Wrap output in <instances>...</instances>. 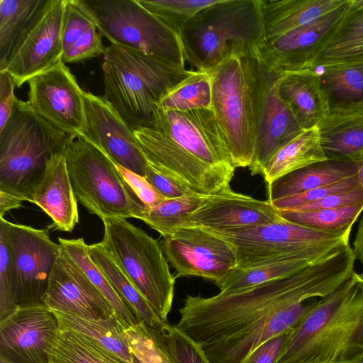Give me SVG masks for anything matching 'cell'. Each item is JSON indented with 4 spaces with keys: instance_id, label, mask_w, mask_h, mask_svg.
<instances>
[{
    "instance_id": "53",
    "label": "cell",
    "mask_w": 363,
    "mask_h": 363,
    "mask_svg": "<svg viewBox=\"0 0 363 363\" xmlns=\"http://www.w3.org/2000/svg\"><path fill=\"white\" fill-rule=\"evenodd\" d=\"M22 199L3 191H0V218L8 211L22 207Z\"/></svg>"
},
{
    "instance_id": "55",
    "label": "cell",
    "mask_w": 363,
    "mask_h": 363,
    "mask_svg": "<svg viewBox=\"0 0 363 363\" xmlns=\"http://www.w3.org/2000/svg\"><path fill=\"white\" fill-rule=\"evenodd\" d=\"M363 63V56L352 58L345 61H342L336 64L330 65H353V64H359ZM329 66V65H328Z\"/></svg>"
},
{
    "instance_id": "34",
    "label": "cell",
    "mask_w": 363,
    "mask_h": 363,
    "mask_svg": "<svg viewBox=\"0 0 363 363\" xmlns=\"http://www.w3.org/2000/svg\"><path fill=\"white\" fill-rule=\"evenodd\" d=\"M89 254L94 264L140 323L157 330L167 323L158 317L145 298L106 252L101 242L89 245Z\"/></svg>"
},
{
    "instance_id": "56",
    "label": "cell",
    "mask_w": 363,
    "mask_h": 363,
    "mask_svg": "<svg viewBox=\"0 0 363 363\" xmlns=\"http://www.w3.org/2000/svg\"><path fill=\"white\" fill-rule=\"evenodd\" d=\"M356 177L360 186L363 188V161L359 168Z\"/></svg>"
},
{
    "instance_id": "9",
    "label": "cell",
    "mask_w": 363,
    "mask_h": 363,
    "mask_svg": "<svg viewBox=\"0 0 363 363\" xmlns=\"http://www.w3.org/2000/svg\"><path fill=\"white\" fill-rule=\"evenodd\" d=\"M230 243L237 269H246L307 249L349 244L350 233H327L292 223L283 216L269 224L225 233H213Z\"/></svg>"
},
{
    "instance_id": "15",
    "label": "cell",
    "mask_w": 363,
    "mask_h": 363,
    "mask_svg": "<svg viewBox=\"0 0 363 363\" xmlns=\"http://www.w3.org/2000/svg\"><path fill=\"white\" fill-rule=\"evenodd\" d=\"M133 133L147 163L191 192L210 196L230 189L233 179L196 159L157 130L143 127Z\"/></svg>"
},
{
    "instance_id": "27",
    "label": "cell",
    "mask_w": 363,
    "mask_h": 363,
    "mask_svg": "<svg viewBox=\"0 0 363 363\" xmlns=\"http://www.w3.org/2000/svg\"><path fill=\"white\" fill-rule=\"evenodd\" d=\"M318 126L327 159L363 161V104L330 111Z\"/></svg>"
},
{
    "instance_id": "37",
    "label": "cell",
    "mask_w": 363,
    "mask_h": 363,
    "mask_svg": "<svg viewBox=\"0 0 363 363\" xmlns=\"http://www.w3.org/2000/svg\"><path fill=\"white\" fill-rule=\"evenodd\" d=\"M319 74L330 111L363 104V63L329 65Z\"/></svg>"
},
{
    "instance_id": "14",
    "label": "cell",
    "mask_w": 363,
    "mask_h": 363,
    "mask_svg": "<svg viewBox=\"0 0 363 363\" xmlns=\"http://www.w3.org/2000/svg\"><path fill=\"white\" fill-rule=\"evenodd\" d=\"M60 325L45 305L19 307L0 318V359L8 363H50Z\"/></svg>"
},
{
    "instance_id": "6",
    "label": "cell",
    "mask_w": 363,
    "mask_h": 363,
    "mask_svg": "<svg viewBox=\"0 0 363 363\" xmlns=\"http://www.w3.org/2000/svg\"><path fill=\"white\" fill-rule=\"evenodd\" d=\"M102 221L101 245L158 317L168 323L176 277L160 244L126 218H106Z\"/></svg>"
},
{
    "instance_id": "42",
    "label": "cell",
    "mask_w": 363,
    "mask_h": 363,
    "mask_svg": "<svg viewBox=\"0 0 363 363\" xmlns=\"http://www.w3.org/2000/svg\"><path fill=\"white\" fill-rule=\"evenodd\" d=\"M363 211V204L342 208H325L306 211L281 212L286 220L313 230L344 233L352 228Z\"/></svg>"
},
{
    "instance_id": "17",
    "label": "cell",
    "mask_w": 363,
    "mask_h": 363,
    "mask_svg": "<svg viewBox=\"0 0 363 363\" xmlns=\"http://www.w3.org/2000/svg\"><path fill=\"white\" fill-rule=\"evenodd\" d=\"M42 301L53 312L86 319L106 320L116 315L106 298L62 247Z\"/></svg>"
},
{
    "instance_id": "41",
    "label": "cell",
    "mask_w": 363,
    "mask_h": 363,
    "mask_svg": "<svg viewBox=\"0 0 363 363\" xmlns=\"http://www.w3.org/2000/svg\"><path fill=\"white\" fill-rule=\"evenodd\" d=\"M212 88L208 72L192 70L189 76L172 87L160 101L157 108L186 111L212 109Z\"/></svg>"
},
{
    "instance_id": "29",
    "label": "cell",
    "mask_w": 363,
    "mask_h": 363,
    "mask_svg": "<svg viewBox=\"0 0 363 363\" xmlns=\"http://www.w3.org/2000/svg\"><path fill=\"white\" fill-rule=\"evenodd\" d=\"M101 34L79 0H64L61 40L62 61L73 63L104 54Z\"/></svg>"
},
{
    "instance_id": "21",
    "label": "cell",
    "mask_w": 363,
    "mask_h": 363,
    "mask_svg": "<svg viewBox=\"0 0 363 363\" xmlns=\"http://www.w3.org/2000/svg\"><path fill=\"white\" fill-rule=\"evenodd\" d=\"M63 5L64 0H50L44 14L4 69L17 87L62 61Z\"/></svg>"
},
{
    "instance_id": "13",
    "label": "cell",
    "mask_w": 363,
    "mask_h": 363,
    "mask_svg": "<svg viewBox=\"0 0 363 363\" xmlns=\"http://www.w3.org/2000/svg\"><path fill=\"white\" fill-rule=\"evenodd\" d=\"M28 82V102L40 116L67 135L82 134L84 91L65 63L60 61Z\"/></svg>"
},
{
    "instance_id": "57",
    "label": "cell",
    "mask_w": 363,
    "mask_h": 363,
    "mask_svg": "<svg viewBox=\"0 0 363 363\" xmlns=\"http://www.w3.org/2000/svg\"><path fill=\"white\" fill-rule=\"evenodd\" d=\"M133 362L134 363H142L133 354Z\"/></svg>"
},
{
    "instance_id": "59",
    "label": "cell",
    "mask_w": 363,
    "mask_h": 363,
    "mask_svg": "<svg viewBox=\"0 0 363 363\" xmlns=\"http://www.w3.org/2000/svg\"><path fill=\"white\" fill-rule=\"evenodd\" d=\"M353 363H363V362H353Z\"/></svg>"
},
{
    "instance_id": "54",
    "label": "cell",
    "mask_w": 363,
    "mask_h": 363,
    "mask_svg": "<svg viewBox=\"0 0 363 363\" xmlns=\"http://www.w3.org/2000/svg\"><path fill=\"white\" fill-rule=\"evenodd\" d=\"M352 250L356 259H358L361 264L362 272L359 274L363 277V216L358 225Z\"/></svg>"
},
{
    "instance_id": "23",
    "label": "cell",
    "mask_w": 363,
    "mask_h": 363,
    "mask_svg": "<svg viewBox=\"0 0 363 363\" xmlns=\"http://www.w3.org/2000/svg\"><path fill=\"white\" fill-rule=\"evenodd\" d=\"M361 275H352L334 291L318 301L291 331L277 363H296L346 311L356 294Z\"/></svg>"
},
{
    "instance_id": "45",
    "label": "cell",
    "mask_w": 363,
    "mask_h": 363,
    "mask_svg": "<svg viewBox=\"0 0 363 363\" xmlns=\"http://www.w3.org/2000/svg\"><path fill=\"white\" fill-rule=\"evenodd\" d=\"M125 333L132 353L142 363H173L153 328L140 323Z\"/></svg>"
},
{
    "instance_id": "26",
    "label": "cell",
    "mask_w": 363,
    "mask_h": 363,
    "mask_svg": "<svg viewBox=\"0 0 363 363\" xmlns=\"http://www.w3.org/2000/svg\"><path fill=\"white\" fill-rule=\"evenodd\" d=\"M278 92L304 130L318 126L330 113L317 69L279 74Z\"/></svg>"
},
{
    "instance_id": "58",
    "label": "cell",
    "mask_w": 363,
    "mask_h": 363,
    "mask_svg": "<svg viewBox=\"0 0 363 363\" xmlns=\"http://www.w3.org/2000/svg\"><path fill=\"white\" fill-rule=\"evenodd\" d=\"M0 363H8V362L2 359H0Z\"/></svg>"
},
{
    "instance_id": "31",
    "label": "cell",
    "mask_w": 363,
    "mask_h": 363,
    "mask_svg": "<svg viewBox=\"0 0 363 363\" xmlns=\"http://www.w3.org/2000/svg\"><path fill=\"white\" fill-rule=\"evenodd\" d=\"M362 162L328 159L308 165L267 188V200L272 201L356 177Z\"/></svg>"
},
{
    "instance_id": "8",
    "label": "cell",
    "mask_w": 363,
    "mask_h": 363,
    "mask_svg": "<svg viewBox=\"0 0 363 363\" xmlns=\"http://www.w3.org/2000/svg\"><path fill=\"white\" fill-rule=\"evenodd\" d=\"M112 44L186 67L179 36L138 0H79Z\"/></svg>"
},
{
    "instance_id": "52",
    "label": "cell",
    "mask_w": 363,
    "mask_h": 363,
    "mask_svg": "<svg viewBox=\"0 0 363 363\" xmlns=\"http://www.w3.org/2000/svg\"><path fill=\"white\" fill-rule=\"evenodd\" d=\"M16 84L6 71H0V130L7 123L14 104Z\"/></svg>"
},
{
    "instance_id": "49",
    "label": "cell",
    "mask_w": 363,
    "mask_h": 363,
    "mask_svg": "<svg viewBox=\"0 0 363 363\" xmlns=\"http://www.w3.org/2000/svg\"><path fill=\"white\" fill-rule=\"evenodd\" d=\"M145 179L155 190L164 199H174L191 194L186 186L165 175L147 163Z\"/></svg>"
},
{
    "instance_id": "2",
    "label": "cell",
    "mask_w": 363,
    "mask_h": 363,
    "mask_svg": "<svg viewBox=\"0 0 363 363\" xmlns=\"http://www.w3.org/2000/svg\"><path fill=\"white\" fill-rule=\"evenodd\" d=\"M179 36L186 63L198 70L236 55L259 60L266 43L262 0H220L194 16Z\"/></svg>"
},
{
    "instance_id": "28",
    "label": "cell",
    "mask_w": 363,
    "mask_h": 363,
    "mask_svg": "<svg viewBox=\"0 0 363 363\" xmlns=\"http://www.w3.org/2000/svg\"><path fill=\"white\" fill-rule=\"evenodd\" d=\"M340 246L313 247L252 267L235 269L227 278L216 285L220 289V292L232 294L282 279L323 259Z\"/></svg>"
},
{
    "instance_id": "40",
    "label": "cell",
    "mask_w": 363,
    "mask_h": 363,
    "mask_svg": "<svg viewBox=\"0 0 363 363\" xmlns=\"http://www.w3.org/2000/svg\"><path fill=\"white\" fill-rule=\"evenodd\" d=\"M207 196L189 194L181 197L165 199L138 216L163 238L186 225L191 215L201 207Z\"/></svg>"
},
{
    "instance_id": "4",
    "label": "cell",
    "mask_w": 363,
    "mask_h": 363,
    "mask_svg": "<svg viewBox=\"0 0 363 363\" xmlns=\"http://www.w3.org/2000/svg\"><path fill=\"white\" fill-rule=\"evenodd\" d=\"M212 88V110L225 135L234 167L252 163L265 88L261 62L232 56L208 72Z\"/></svg>"
},
{
    "instance_id": "11",
    "label": "cell",
    "mask_w": 363,
    "mask_h": 363,
    "mask_svg": "<svg viewBox=\"0 0 363 363\" xmlns=\"http://www.w3.org/2000/svg\"><path fill=\"white\" fill-rule=\"evenodd\" d=\"M148 127L169 138L206 164L233 178L235 168L212 109L179 111L157 108Z\"/></svg>"
},
{
    "instance_id": "43",
    "label": "cell",
    "mask_w": 363,
    "mask_h": 363,
    "mask_svg": "<svg viewBox=\"0 0 363 363\" xmlns=\"http://www.w3.org/2000/svg\"><path fill=\"white\" fill-rule=\"evenodd\" d=\"M220 0H138L150 13L178 35L199 11Z\"/></svg>"
},
{
    "instance_id": "30",
    "label": "cell",
    "mask_w": 363,
    "mask_h": 363,
    "mask_svg": "<svg viewBox=\"0 0 363 363\" xmlns=\"http://www.w3.org/2000/svg\"><path fill=\"white\" fill-rule=\"evenodd\" d=\"M347 0H262L266 41L277 39L343 5Z\"/></svg>"
},
{
    "instance_id": "51",
    "label": "cell",
    "mask_w": 363,
    "mask_h": 363,
    "mask_svg": "<svg viewBox=\"0 0 363 363\" xmlns=\"http://www.w3.org/2000/svg\"><path fill=\"white\" fill-rule=\"evenodd\" d=\"M292 330L284 332L266 341L244 363H277Z\"/></svg>"
},
{
    "instance_id": "20",
    "label": "cell",
    "mask_w": 363,
    "mask_h": 363,
    "mask_svg": "<svg viewBox=\"0 0 363 363\" xmlns=\"http://www.w3.org/2000/svg\"><path fill=\"white\" fill-rule=\"evenodd\" d=\"M317 301L313 298L286 306L233 334L201 345L211 363H244L266 341L294 330Z\"/></svg>"
},
{
    "instance_id": "3",
    "label": "cell",
    "mask_w": 363,
    "mask_h": 363,
    "mask_svg": "<svg viewBox=\"0 0 363 363\" xmlns=\"http://www.w3.org/2000/svg\"><path fill=\"white\" fill-rule=\"evenodd\" d=\"M101 68L103 98L133 131L150 125L160 101L192 71L112 43L106 47Z\"/></svg>"
},
{
    "instance_id": "32",
    "label": "cell",
    "mask_w": 363,
    "mask_h": 363,
    "mask_svg": "<svg viewBox=\"0 0 363 363\" xmlns=\"http://www.w3.org/2000/svg\"><path fill=\"white\" fill-rule=\"evenodd\" d=\"M50 0H0V71L41 18Z\"/></svg>"
},
{
    "instance_id": "18",
    "label": "cell",
    "mask_w": 363,
    "mask_h": 363,
    "mask_svg": "<svg viewBox=\"0 0 363 363\" xmlns=\"http://www.w3.org/2000/svg\"><path fill=\"white\" fill-rule=\"evenodd\" d=\"M86 125L81 135L115 164L145 177L147 162L133 131L102 97L84 94Z\"/></svg>"
},
{
    "instance_id": "39",
    "label": "cell",
    "mask_w": 363,
    "mask_h": 363,
    "mask_svg": "<svg viewBox=\"0 0 363 363\" xmlns=\"http://www.w3.org/2000/svg\"><path fill=\"white\" fill-rule=\"evenodd\" d=\"M50 363H127L87 336L60 327Z\"/></svg>"
},
{
    "instance_id": "12",
    "label": "cell",
    "mask_w": 363,
    "mask_h": 363,
    "mask_svg": "<svg viewBox=\"0 0 363 363\" xmlns=\"http://www.w3.org/2000/svg\"><path fill=\"white\" fill-rule=\"evenodd\" d=\"M163 253L175 277H199L217 284L238 267L233 246L221 237L196 226H183L163 238Z\"/></svg>"
},
{
    "instance_id": "38",
    "label": "cell",
    "mask_w": 363,
    "mask_h": 363,
    "mask_svg": "<svg viewBox=\"0 0 363 363\" xmlns=\"http://www.w3.org/2000/svg\"><path fill=\"white\" fill-rule=\"evenodd\" d=\"M59 244L82 268L91 283L111 305L116 315L126 329L140 323L113 288L107 278L97 267L89 254V245L82 238L77 239L58 238Z\"/></svg>"
},
{
    "instance_id": "47",
    "label": "cell",
    "mask_w": 363,
    "mask_h": 363,
    "mask_svg": "<svg viewBox=\"0 0 363 363\" xmlns=\"http://www.w3.org/2000/svg\"><path fill=\"white\" fill-rule=\"evenodd\" d=\"M360 187L356 177L298 193L288 197L270 201L280 212L317 201L333 194L352 190Z\"/></svg>"
},
{
    "instance_id": "7",
    "label": "cell",
    "mask_w": 363,
    "mask_h": 363,
    "mask_svg": "<svg viewBox=\"0 0 363 363\" xmlns=\"http://www.w3.org/2000/svg\"><path fill=\"white\" fill-rule=\"evenodd\" d=\"M63 154L77 199L90 213L101 220L137 218L149 208L125 181L116 164L81 135H68Z\"/></svg>"
},
{
    "instance_id": "46",
    "label": "cell",
    "mask_w": 363,
    "mask_h": 363,
    "mask_svg": "<svg viewBox=\"0 0 363 363\" xmlns=\"http://www.w3.org/2000/svg\"><path fill=\"white\" fill-rule=\"evenodd\" d=\"M9 221L0 218V318L17 308L13 296Z\"/></svg>"
},
{
    "instance_id": "35",
    "label": "cell",
    "mask_w": 363,
    "mask_h": 363,
    "mask_svg": "<svg viewBox=\"0 0 363 363\" xmlns=\"http://www.w3.org/2000/svg\"><path fill=\"white\" fill-rule=\"evenodd\" d=\"M363 56V0H349L345 15L329 43L317 59L318 69Z\"/></svg>"
},
{
    "instance_id": "5",
    "label": "cell",
    "mask_w": 363,
    "mask_h": 363,
    "mask_svg": "<svg viewBox=\"0 0 363 363\" xmlns=\"http://www.w3.org/2000/svg\"><path fill=\"white\" fill-rule=\"evenodd\" d=\"M68 135L16 97L0 130V191L30 201L33 188L50 160L63 153Z\"/></svg>"
},
{
    "instance_id": "10",
    "label": "cell",
    "mask_w": 363,
    "mask_h": 363,
    "mask_svg": "<svg viewBox=\"0 0 363 363\" xmlns=\"http://www.w3.org/2000/svg\"><path fill=\"white\" fill-rule=\"evenodd\" d=\"M11 285L17 308L43 305L50 274L61 246L48 230L9 221Z\"/></svg>"
},
{
    "instance_id": "16",
    "label": "cell",
    "mask_w": 363,
    "mask_h": 363,
    "mask_svg": "<svg viewBox=\"0 0 363 363\" xmlns=\"http://www.w3.org/2000/svg\"><path fill=\"white\" fill-rule=\"evenodd\" d=\"M349 0L332 12L285 35L266 41L259 61L268 72L281 74L316 69L314 65L338 29Z\"/></svg>"
},
{
    "instance_id": "44",
    "label": "cell",
    "mask_w": 363,
    "mask_h": 363,
    "mask_svg": "<svg viewBox=\"0 0 363 363\" xmlns=\"http://www.w3.org/2000/svg\"><path fill=\"white\" fill-rule=\"evenodd\" d=\"M155 333L173 363H211L201 344L169 323Z\"/></svg>"
},
{
    "instance_id": "50",
    "label": "cell",
    "mask_w": 363,
    "mask_h": 363,
    "mask_svg": "<svg viewBox=\"0 0 363 363\" xmlns=\"http://www.w3.org/2000/svg\"><path fill=\"white\" fill-rule=\"evenodd\" d=\"M116 165L125 181L140 200L147 207L155 206L165 199L155 190L145 177L135 174L116 164Z\"/></svg>"
},
{
    "instance_id": "25",
    "label": "cell",
    "mask_w": 363,
    "mask_h": 363,
    "mask_svg": "<svg viewBox=\"0 0 363 363\" xmlns=\"http://www.w3.org/2000/svg\"><path fill=\"white\" fill-rule=\"evenodd\" d=\"M52 220L50 226L72 232L79 223L77 199L74 194L63 153L55 155L33 188L30 201Z\"/></svg>"
},
{
    "instance_id": "19",
    "label": "cell",
    "mask_w": 363,
    "mask_h": 363,
    "mask_svg": "<svg viewBox=\"0 0 363 363\" xmlns=\"http://www.w3.org/2000/svg\"><path fill=\"white\" fill-rule=\"evenodd\" d=\"M281 217L267 199H256L228 189L207 196L184 226L199 227L211 233L233 232L269 224Z\"/></svg>"
},
{
    "instance_id": "33",
    "label": "cell",
    "mask_w": 363,
    "mask_h": 363,
    "mask_svg": "<svg viewBox=\"0 0 363 363\" xmlns=\"http://www.w3.org/2000/svg\"><path fill=\"white\" fill-rule=\"evenodd\" d=\"M328 160L323 150L318 126L303 130L277 150L266 164L262 177L267 188L275 181L311 164Z\"/></svg>"
},
{
    "instance_id": "36",
    "label": "cell",
    "mask_w": 363,
    "mask_h": 363,
    "mask_svg": "<svg viewBox=\"0 0 363 363\" xmlns=\"http://www.w3.org/2000/svg\"><path fill=\"white\" fill-rule=\"evenodd\" d=\"M53 313L60 327L80 333L127 363H134L133 353L125 337L126 328L116 315L106 320H92L60 312Z\"/></svg>"
},
{
    "instance_id": "22",
    "label": "cell",
    "mask_w": 363,
    "mask_h": 363,
    "mask_svg": "<svg viewBox=\"0 0 363 363\" xmlns=\"http://www.w3.org/2000/svg\"><path fill=\"white\" fill-rule=\"evenodd\" d=\"M264 74L265 88L257 129L255 153L248 167L252 176L262 175L273 155L304 130L279 94V74L265 69Z\"/></svg>"
},
{
    "instance_id": "1",
    "label": "cell",
    "mask_w": 363,
    "mask_h": 363,
    "mask_svg": "<svg viewBox=\"0 0 363 363\" xmlns=\"http://www.w3.org/2000/svg\"><path fill=\"white\" fill-rule=\"evenodd\" d=\"M350 244L291 276L232 294L188 295L175 325L199 344L233 334L286 306L325 297L354 273Z\"/></svg>"
},
{
    "instance_id": "48",
    "label": "cell",
    "mask_w": 363,
    "mask_h": 363,
    "mask_svg": "<svg viewBox=\"0 0 363 363\" xmlns=\"http://www.w3.org/2000/svg\"><path fill=\"white\" fill-rule=\"evenodd\" d=\"M363 204V188L330 194L317 201L286 211H306L325 208H342ZM286 212V211H283Z\"/></svg>"
},
{
    "instance_id": "24",
    "label": "cell",
    "mask_w": 363,
    "mask_h": 363,
    "mask_svg": "<svg viewBox=\"0 0 363 363\" xmlns=\"http://www.w3.org/2000/svg\"><path fill=\"white\" fill-rule=\"evenodd\" d=\"M346 311L296 363L363 362V277Z\"/></svg>"
}]
</instances>
